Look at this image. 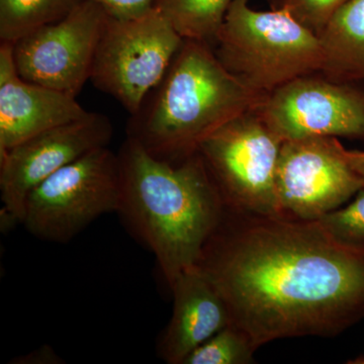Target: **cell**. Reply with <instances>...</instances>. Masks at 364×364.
<instances>
[{"label": "cell", "mask_w": 364, "mask_h": 364, "mask_svg": "<svg viewBox=\"0 0 364 364\" xmlns=\"http://www.w3.org/2000/svg\"><path fill=\"white\" fill-rule=\"evenodd\" d=\"M198 267L254 345L337 336L364 318V248L318 221L226 207Z\"/></svg>", "instance_id": "obj_1"}, {"label": "cell", "mask_w": 364, "mask_h": 364, "mask_svg": "<svg viewBox=\"0 0 364 364\" xmlns=\"http://www.w3.org/2000/svg\"><path fill=\"white\" fill-rule=\"evenodd\" d=\"M264 95L251 90L208 43L184 39L161 82L128 126V138L157 159L179 162L228 122L255 109Z\"/></svg>", "instance_id": "obj_3"}, {"label": "cell", "mask_w": 364, "mask_h": 364, "mask_svg": "<svg viewBox=\"0 0 364 364\" xmlns=\"http://www.w3.org/2000/svg\"><path fill=\"white\" fill-rule=\"evenodd\" d=\"M116 20L127 21L138 18L156 6L159 0H92Z\"/></svg>", "instance_id": "obj_20"}, {"label": "cell", "mask_w": 364, "mask_h": 364, "mask_svg": "<svg viewBox=\"0 0 364 364\" xmlns=\"http://www.w3.org/2000/svg\"><path fill=\"white\" fill-rule=\"evenodd\" d=\"M282 145L255 107L210 134L198 152L227 208L280 215L275 177Z\"/></svg>", "instance_id": "obj_7"}, {"label": "cell", "mask_w": 364, "mask_h": 364, "mask_svg": "<svg viewBox=\"0 0 364 364\" xmlns=\"http://www.w3.org/2000/svg\"><path fill=\"white\" fill-rule=\"evenodd\" d=\"M183 42L158 6L132 20L107 16L90 81L135 116L161 82Z\"/></svg>", "instance_id": "obj_6"}, {"label": "cell", "mask_w": 364, "mask_h": 364, "mask_svg": "<svg viewBox=\"0 0 364 364\" xmlns=\"http://www.w3.org/2000/svg\"><path fill=\"white\" fill-rule=\"evenodd\" d=\"M107 14L92 0H79L61 20L38 28L14 46L18 75L77 97L90 80Z\"/></svg>", "instance_id": "obj_8"}, {"label": "cell", "mask_w": 364, "mask_h": 364, "mask_svg": "<svg viewBox=\"0 0 364 364\" xmlns=\"http://www.w3.org/2000/svg\"><path fill=\"white\" fill-rule=\"evenodd\" d=\"M173 313L158 353L169 364H182L196 348L231 324L219 289L198 265L181 273L170 287Z\"/></svg>", "instance_id": "obj_13"}, {"label": "cell", "mask_w": 364, "mask_h": 364, "mask_svg": "<svg viewBox=\"0 0 364 364\" xmlns=\"http://www.w3.org/2000/svg\"><path fill=\"white\" fill-rule=\"evenodd\" d=\"M257 349L247 333L230 324L191 352L182 364H250Z\"/></svg>", "instance_id": "obj_17"}, {"label": "cell", "mask_w": 364, "mask_h": 364, "mask_svg": "<svg viewBox=\"0 0 364 364\" xmlns=\"http://www.w3.org/2000/svg\"><path fill=\"white\" fill-rule=\"evenodd\" d=\"M90 112L73 95L21 78L14 64L13 44H0V154Z\"/></svg>", "instance_id": "obj_12"}, {"label": "cell", "mask_w": 364, "mask_h": 364, "mask_svg": "<svg viewBox=\"0 0 364 364\" xmlns=\"http://www.w3.org/2000/svg\"><path fill=\"white\" fill-rule=\"evenodd\" d=\"M122 200L117 214L152 251L169 287L202 258L226 205L200 153L182 161L157 159L127 136L117 153Z\"/></svg>", "instance_id": "obj_2"}, {"label": "cell", "mask_w": 364, "mask_h": 364, "mask_svg": "<svg viewBox=\"0 0 364 364\" xmlns=\"http://www.w3.org/2000/svg\"><path fill=\"white\" fill-rule=\"evenodd\" d=\"M234 0H159L156 6L186 40L214 45Z\"/></svg>", "instance_id": "obj_15"}, {"label": "cell", "mask_w": 364, "mask_h": 364, "mask_svg": "<svg viewBox=\"0 0 364 364\" xmlns=\"http://www.w3.org/2000/svg\"><path fill=\"white\" fill-rule=\"evenodd\" d=\"M345 159L364 182V151L343 149Z\"/></svg>", "instance_id": "obj_21"}, {"label": "cell", "mask_w": 364, "mask_h": 364, "mask_svg": "<svg viewBox=\"0 0 364 364\" xmlns=\"http://www.w3.org/2000/svg\"><path fill=\"white\" fill-rule=\"evenodd\" d=\"M257 111L282 142L310 136L364 139V91L320 73L272 91Z\"/></svg>", "instance_id": "obj_10"}, {"label": "cell", "mask_w": 364, "mask_h": 364, "mask_svg": "<svg viewBox=\"0 0 364 364\" xmlns=\"http://www.w3.org/2000/svg\"><path fill=\"white\" fill-rule=\"evenodd\" d=\"M334 136H310L282 142L275 189L284 215L317 221L364 188Z\"/></svg>", "instance_id": "obj_9"}, {"label": "cell", "mask_w": 364, "mask_h": 364, "mask_svg": "<svg viewBox=\"0 0 364 364\" xmlns=\"http://www.w3.org/2000/svg\"><path fill=\"white\" fill-rule=\"evenodd\" d=\"M213 49L228 70L264 97L322 70L318 36L287 11H256L249 0H234Z\"/></svg>", "instance_id": "obj_4"}, {"label": "cell", "mask_w": 364, "mask_h": 364, "mask_svg": "<svg viewBox=\"0 0 364 364\" xmlns=\"http://www.w3.org/2000/svg\"><path fill=\"white\" fill-rule=\"evenodd\" d=\"M122 200L119 154L97 148L55 172L26 198L21 224L41 240L66 243Z\"/></svg>", "instance_id": "obj_5"}, {"label": "cell", "mask_w": 364, "mask_h": 364, "mask_svg": "<svg viewBox=\"0 0 364 364\" xmlns=\"http://www.w3.org/2000/svg\"><path fill=\"white\" fill-rule=\"evenodd\" d=\"M318 221L336 240L364 248V188L356 193L350 205L331 210Z\"/></svg>", "instance_id": "obj_18"}, {"label": "cell", "mask_w": 364, "mask_h": 364, "mask_svg": "<svg viewBox=\"0 0 364 364\" xmlns=\"http://www.w3.org/2000/svg\"><path fill=\"white\" fill-rule=\"evenodd\" d=\"M350 363L364 364V358H363V356H361V358L354 359L353 361H350Z\"/></svg>", "instance_id": "obj_22"}, {"label": "cell", "mask_w": 364, "mask_h": 364, "mask_svg": "<svg viewBox=\"0 0 364 364\" xmlns=\"http://www.w3.org/2000/svg\"><path fill=\"white\" fill-rule=\"evenodd\" d=\"M268 6L284 11L320 37L334 14L348 0H264Z\"/></svg>", "instance_id": "obj_19"}, {"label": "cell", "mask_w": 364, "mask_h": 364, "mask_svg": "<svg viewBox=\"0 0 364 364\" xmlns=\"http://www.w3.org/2000/svg\"><path fill=\"white\" fill-rule=\"evenodd\" d=\"M79 0H0V41L18 42L42 26L61 20Z\"/></svg>", "instance_id": "obj_16"}, {"label": "cell", "mask_w": 364, "mask_h": 364, "mask_svg": "<svg viewBox=\"0 0 364 364\" xmlns=\"http://www.w3.org/2000/svg\"><path fill=\"white\" fill-rule=\"evenodd\" d=\"M112 132L109 117L90 112L83 119L43 132L0 154L2 224H21L31 191L66 165L109 146Z\"/></svg>", "instance_id": "obj_11"}, {"label": "cell", "mask_w": 364, "mask_h": 364, "mask_svg": "<svg viewBox=\"0 0 364 364\" xmlns=\"http://www.w3.org/2000/svg\"><path fill=\"white\" fill-rule=\"evenodd\" d=\"M320 74L337 82L364 81V0H348L321 33Z\"/></svg>", "instance_id": "obj_14"}]
</instances>
